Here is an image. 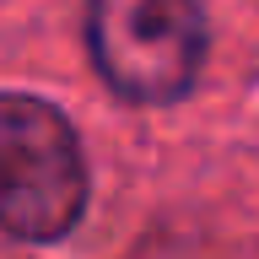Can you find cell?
<instances>
[{
    "instance_id": "1",
    "label": "cell",
    "mask_w": 259,
    "mask_h": 259,
    "mask_svg": "<svg viewBox=\"0 0 259 259\" xmlns=\"http://www.w3.org/2000/svg\"><path fill=\"white\" fill-rule=\"evenodd\" d=\"M87 210V157L70 119L27 92H0V232L54 243Z\"/></svg>"
},
{
    "instance_id": "2",
    "label": "cell",
    "mask_w": 259,
    "mask_h": 259,
    "mask_svg": "<svg viewBox=\"0 0 259 259\" xmlns=\"http://www.w3.org/2000/svg\"><path fill=\"white\" fill-rule=\"evenodd\" d=\"M87 49L124 103H178L205 65L194 0H87Z\"/></svg>"
}]
</instances>
